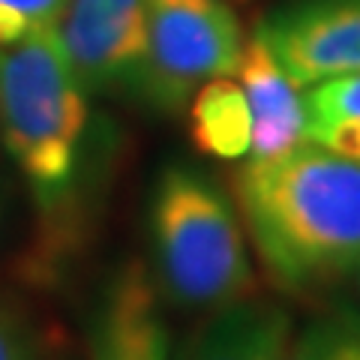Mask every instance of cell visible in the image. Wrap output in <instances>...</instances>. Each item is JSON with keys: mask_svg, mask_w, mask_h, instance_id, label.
<instances>
[{"mask_svg": "<svg viewBox=\"0 0 360 360\" xmlns=\"http://www.w3.org/2000/svg\"><path fill=\"white\" fill-rule=\"evenodd\" d=\"M231 201L262 276L309 297L360 270V162L303 141L231 174Z\"/></svg>", "mask_w": 360, "mask_h": 360, "instance_id": "6da1fadb", "label": "cell"}, {"mask_svg": "<svg viewBox=\"0 0 360 360\" xmlns=\"http://www.w3.org/2000/svg\"><path fill=\"white\" fill-rule=\"evenodd\" d=\"M150 276L165 303L219 309L258 295L252 250L231 195L189 165H168L150 195Z\"/></svg>", "mask_w": 360, "mask_h": 360, "instance_id": "7a4b0ae2", "label": "cell"}, {"mask_svg": "<svg viewBox=\"0 0 360 360\" xmlns=\"http://www.w3.org/2000/svg\"><path fill=\"white\" fill-rule=\"evenodd\" d=\"M87 96L54 27L0 49V139L49 219L72 198L90 123Z\"/></svg>", "mask_w": 360, "mask_h": 360, "instance_id": "3957f363", "label": "cell"}, {"mask_svg": "<svg viewBox=\"0 0 360 360\" xmlns=\"http://www.w3.org/2000/svg\"><path fill=\"white\" fill-rule=\"evenodd\" d=\"M243 42L240 18L225 0H148L139 94L160 111L186 108L205 82L234 75Z\"/></svg>", "mask_w": 360, "mask_h": 360, "instance_id": "277c9868", "label": "cell"}, {"mask_svg": "<svg viewBox=\"0 0 360 360\" xmlns=\"http://www.w3.org/2000/svg\"><path fill=\"white\" fill-rule=\"evenodd\" d=\"M54 37L87 94H139L148 58V0H63Z\"/></svg>", "mask_w": 360, "mask_h": 360, "instance_id": "5b68a950", "label": "cell"}, {"mask_svg": "<svg viewBox=\"0 0 360 360\" xmlns=\"http://www.w3.org/2000/svg\"><path fill=\"white\" fill-rule=\"evenodd\" d=\"M255 33L297 87L360 75V0H291Z\"/></svg>", "mask_w": 360, "mask_h": 360, "instance_id": "8992f818", "label": "cell"}, {"mask_svg": "<svg viewBox=\"0 0 360 360\" xmlns=\"http://www.w3.org/2000/svg\"><path fill=\"white\" fill-rule=\"evenodd\" d=\"M162 295L139 258L115 270L90 321L87 360H172Z\"/></svg>", "mask_w": 360, "mask_h": 360, "instance_id": "52a82bcc", "label": "cell"}, {"mask_svg": "<svg viewBox=\"0 0 360 360\" xmlns=\"http://www.w3.org/2000/svg\"><path fill=\"white\" fill-rule=\"evenodd\" d=\"M234 72L240 78L252 117V160H270L307 141L300 90L258 33L243 42Z\"/></svg>", "mask_w": 360, "mask_h": 360, "instance_id": "ba28073f", "label": "cell"}, {"mask_svg": "<svg viewBox=\"0 0 360 360\" xmlns=\"http://www.w3.org/2000/svg\"><path fill=\"white\" fill-rule=\"evenodd\" d=\"M291 333V312L258 295L210 309L207 319L189 330L195 360H283Z\"/></svg>", "mask_w": 360, "mask_h": 360, "instance_id": "9c48e42d", "label": "cell"}, {"mask_svg": "<svg viewBox=\"0 0 360 360\" xmlns=\"http://www.w3.org/2000/svg\"><path fill=\"white\" fill-rule=\"evenodd\" d=\"M189 139L213 160L238 162L252 148V117L243 87L229 75L210 78L189 96Z\"/></svg>", "mask_w": 360, "mask_h": 360, "instance_id": "30bf717a", "label": "cell"}, {"mask_svg": "<svg viewBox=\"0 0 360 360\" xmlns=\"http://www.w3.org/2000/svg\"><path fill=\"white\" fill-rule=\"evenodd\" d=\"M307 141L360 162V75H336L303 94Z\"/></svg>", "mask_w": 360, "mask_h": 360, "instance_id": "8fae6325", "label": "cell"}, {"mask_svg": "<svg viewBox=\"0 0 360 360\" xmlns=\"http://www.w3.org/2000/svg\"><path fill=\"white\" fill-rule=\"evenodd\" d=\"M283 360H360V312L330 309L291 333Z\"/></svg>", "mask_w": 360, "mask_h": 360, "instance_id": "7c38bea8", "label": "cell"}, {"mask_svg": "<svg viewBox=\"0 0 360 360\" xmlns=\"http://www.w3.org/2000/svg\"><path fill=\"white\" fill-rule=\"evenodd\" d=\"M63 0H0V49L54 27Z\"/></svg>", "mask_w": 360, "mask_h": 360, "instance_id": "4fadbf2b", "label": "cell"}, {"mask_svg": "<svg viewBox=\"0 0 360 360\" xmlns=\"http://www.w3.org/2000/svg\"><path fill=\"white\" fill-rule=\"evenodd\" d=\"M39 336L30 312L13 297H0V360H37Z\"/></svg>", "mask_w": 360, "mask_h": 360, "instance_id": "5bb4252c", "label": "cell"}, {"mask_svg": "<svg viewBox=\"0 0 360 360\" xmlns=\"http://www.w3.org/2000/svg\"><path fill=\"white\" fill-rule=\"evenodd\" d=\"M172 360H195V354H193V336H189V333L177 342V348H172Z\"/></svg>", "mask_w": 360, "mask_h": 360, "instance_id": "9a60e30c", "label": "cell"}, {"mask_svg": "<svg viewBox=\"0 0 360 360\" xmlns=\"http://www.w3.org/2000/svg\"><path fill=\"white\" fill-rule=\"evenodd\" d=\"M354 285H357V291H360V270H357V274H354Z\"/></svg>", "mask_w": 360, "mask_h": 360, "instance_id": "2e32d148", "label": "cell"}]
</instances>
